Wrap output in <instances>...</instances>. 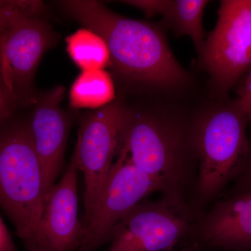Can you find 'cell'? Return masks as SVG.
Returning <instances> with one entry per match:
<instances>
[{
	"mask_svg": "<svg viewBox=\"0 0 251 251\" xmlns=\"http://www.w3.org/2000/svg\"><path fill=\"white\" fill-rule=\"evenodd\" d=\"M60 4L77 22L103 38L110 64L127 83L162 90L187 83V74L156 26L117 14L97 1L67 0Z\"/></svg>",
	"mask_w": 251,
	"mask_h": 251,
	"instance_id": "obj_1",
	"label": "cell"
},
{
	"mask_svg": "<svg viewBox=\"0 0 251 251\" xmlns=\"http://www.w3.org/2000/svg\"><path fill=\"white\" fill-rule=\"evenodd\" d=\"M118 150L161 186L162 194L185 198V188L193 179V163H198L191 124L128 109Z\"/></svg>",
	"mask_w": 251,
	"mask_h": 251,
	"instance_id": "obj_2",
	"label": "cell"
},
{
	"mask_svg": "<svg viewBox=\"0 0 251 251\" xmlns=\"http://www.w3.org/2000/svg\"><path fill=\"white\" fill-rule=\"evenodd\" d=\"M248 122L236 100L227 99L191 124L198 170L192 204L200 212L247 169L250 156Z\"/></svg>",
	"mask_w": 251,
	"mask_h": 251,
	"instance_id": "obj_3",
	"label": "cell"
},
{
	"mask_svg": "<svg viewBox=\"0 0 251 251\" xmlns=\"http://www.w3.org/2000/svg\"><path fill=\"white\" fill-rule=\"evenodd\" d=\"M46 193L28 122H7L0 126V208L23 244L37 227Z\"/></svg>",
	"mask_w": 251,
	"mask_h": 251,
	"instance_id": "obj_4",
	"label": "cell"
},
{
	"mask_svg": "<svg viewBox=\"0 0 251 251\" xmlns=\"http://www.w3.org/2000/svg\"><path fill=\"white\" fill-rule=\"evenodd\" d=\"M201 214L179 196L147 198L117 226L105 251H168L188 245Z\"/></svg>",
	"mask_w": 251,
	"mask_h": 251,
	"instance_id": "obj_5",
	"label": "cell"
},
{
	"mask_svg": "<svg viewBox=\"0 0 251 251\" xmlns=\"http://www.w3.org/2000/svg\"><path fill=\"white\" fill-rule=\"evenodd\" d=\"M108 178L92 209L77 251H97L110 242L114 230L135 206L161 186L140 171L122 150L117 153Z\"/></svg>",
	"mask_w": 251,
	"mask_h": 251,
	"instance_id": "obj_6",
	"label": "cell"
},
{
	"mask_svg": "<svg viewBox=\"0 0 251 251\" xmlns=\"http://www.w3.org/2000/svg\"><path fill=\"white\" fill-rule=\"evenodd\" d=\"M214 90L225 97L251 68V0H224L201 52Z\"/></svg>",
	"mask_w": 251,
	"mask_h": 251,
	"instance_id": "obj_7",
	"label": "cell"
},
{
	"mask_svg": "<svg viewBox=\"0 0 251 251\" xmlns=\"http://www.w3.org/2000/svg\"><path fill=\"white\" fill-rule=\"evenodd\" d=\"M127 110L122 102L115 100L91 112L79 128L72 157L85 181L84 230L117 156Z\"/></svg>",
	"mask_w": 251,
	"mask_h": 251,
	"instance_id": "obj_8",
	"label": "cell"
},
{
	"mask_svg": "<svg viewBox=\"0 0 251 251\" xmlns=\"http://www.w3.org/2000/svg\"><path fill=\"white\" fill-rule=\"evenodd\" d=\"M56 38L42 18L21 20L0 32V81L16 103H36L33 77Z\"/></svg>",
	"mask_w": 251,
	"mask_h": 251,
	"instance_id": "obj_9",
	"label": "cell"
},
{
	"mask_svg": "<svg viewBox=\"0 0 251 251\" xmlns=\"http://www.w3.org/2000/svg\"><path fill=\"white\" fill-rule=\"evenodd\" d=\"M77 169L72 157L62 179L47 193L37 227L25 251H77L84 234L79 219Z\"/></svg>",
	"mask_w": 251,
	"mask_h": 251,
	"instance_id": "obj_10",
	"label": "cell"
},
{
	"mask_svg": "<svg viewBox=\"0 0 251 251\" xmlns=\"http://www.w3.org/2000/svg\"><path fill=\"white\" fill-rule=\"evenodd\" d=\"M190 244L220 251H251V188L217 200L202 213Z\"/></svg>",
	"mask_w": 251,
	"mask_h": 251,
	"instance_id": "obj_11",
	"label": "cell"
},
{
	"mask_svg": "<svg viewBox=\"0 0 251 251\" xmlns=\"http://www.w3.org/2000/svg\"><path fill=\"white\" fill-rule=\"evenodd\" d=\"M65 89L56 86L37 99L28 122L33 145L44 175L46 193L63 166L70 121L61 107Z\"/></svg>",
	"mask_w": 251,
	"mask_h": 251,
	"instance_id": "obj_12",
	"label": "cell"
},
{
	"mask_svg": "<svg viewBox=\"0 0 251 251\" xmlns=\"http://www.w3.org/2000/svg\"><path fill=\"white\" fill-rule=\"evenodd\" d=\"M159 14L177 35L191 37L198 52L204 46L202 16L209 1L206 0H161Z\"/></svg>",
	"mask_w": 251,
	"mask_h": 251,
	"instance_id": "obj_13",
	"label": "cell"
},
{
	"mask_svg": "<svg viewBox=\"0 0 251 251\" xmlns=\"http://www.w3.org/2000/svg\"><path fill=\"white\" fill-rule=\"evenodd\" d=\"M115 86L110 74L104 69L81 73L69 92L74 109L103 108L115 100Z\"/></svg>",
	"mask_w": 251,
	"mask_h": 251,
	"instance_id": "obj_14",
	"label": "cell"
},
{
	"mask_svg": "<svg viewBox=\"0 0 251 251\" xmlns=\"http://www.w3.org/2000/svg\"><path fill=\"white\" fill-rule=\"evenodd\" d=\"M67 51L82 72L104 69L110 64L108 46L101 36L87 28H82L68 36Z\"/></svg>",
	"mask_w": 251,
	"mask_h": 251,
	"instance_id": "obj_15",
	"label": "cell"
},
{
	"mask_svg": "<svg viewBox=\"0 0 251 251\" xmlns=\"http://www.w3.org/2000/svg\"><path fill=\"white\" fill-rule=\"evenodd\" d=\"M45 10L44 1L38 0L0 1V32L21 20L42 18Z\"/></svg>",
	"mask_w": 251,
	"mask_h": 251,
	"instance_id": "obj_16",
	"label": "cell"
},
{
	"mask_svg": "<svg viewBox=\"0 0 251 251\" xmlns=\"http://www.w3.org/2000/svg\"><path fill=\"white\" fill-rule=\"evenodd\" d=\"M235 100L251 122V68L238 88Z\"/></svg>",
	"mask_w": 251,
	"mask_h": 251,
	"instance_id": "obj_17",
	"label": "cell"
},
{
	"mask_svg": "<svg viewBox=\"0 0 251 251\" xmlns=\"http://www.w3.org/2000/svg\"><path fill=\"white\" fill-rule=\"evenodd\" d=\"M17 103L0 81V126L7 123Z\"/></svg>",
	"mask_w": 251,
	"mask_h": 251,
	"instance_id": "obj_18",
	"label": "cell"
},
{
	"mask_svg": "<svg viewBox=\"0 0 251 251\" xmlns=\"http://www.w3.org/2000/svg\"><path fill=\"white\" fill-rule=\"evenodd\" d=\"M251 123V122H250ZM233 191L229 196L237 194V193L244 192L251 188V138L250 140V156H249V163L247 169L243 173L242 176L236 181Z\"/></svg>",
	"mask_w": 251,
	"mask_h": 251,
	"instance_id": "obj_19",
	"label": "cell"
},
{
	"mask_svg": "<svg viewBox=\"0 0 251 251\" xmlns=\"http://www.w3.org/2000/svg\"><path fill=\"white\" fill-rule=\"evenodd\" d=\"M16 246L4 221L0 216V251H15Z\"/></svg>",
	"mask_w": 251,
	"mask_h": 251,
	"instance_id": "obj_20",
	"label": "cell"
},
{
	"mask_svg": "<svg viewBox=\"0 0 251 251\" xmlns=\"http://www.w3.org/2000/svg\"><path fill=\"white\" fill-rule=\"evenodd\" d=\"M202 247L198 244H188V245L179 247V249L176 248V249L168 251H202Z\"/></svg>",
	"mask_w": 251,
	"mask_h": 251,
	"instance_id": "obj_21",
	"label": "cell"
},
{
	"mask_svg": "<svg viewBox=\"0 0 251 251\" xmlns=\"http://www.w3.org/2000/svg\"><path fill=\"white\" fill-rule=\"evenodd\" d=\"M202 251H220L218 250H215V249H205V248H202Z\"/></svg>",
	"mask_w": 251,
	"mask_h": 251,
	"instance_id": "obj_22",
	"label": "cell"
}]
</instances>
